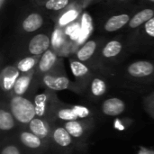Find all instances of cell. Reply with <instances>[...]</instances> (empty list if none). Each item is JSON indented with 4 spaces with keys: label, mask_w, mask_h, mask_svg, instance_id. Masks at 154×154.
I'll return each instance as SVG.
<instances>
[{
    "label": "cell",
    "mask_w": 154,
    "mask_h": 154,
    "mask_svg": "<svg viewBox=\"0 0 154 154\" xmlns=\"http://www.w3.org/2000/svg\"><path fill=\"white\" fill-rule=\"evenodd\" d=\"M41 84L50 91H62V90H71L77 93L80 92L79 88L76 83H73L66 72L63 70L62 66L59 67L55 70L39 77Z\"/></svg>",
    "instance_id": "6da1fadb"
},
{
    "label": "cell",
    "mask_w": 154,
    "mask_h": 154,
    "mask_svg": "<svg viewBox=\"0 0 154 154\" xmlns=\"http://www.w3.org/2000/svg\"><path fill=\"white\" fill-rule=\"evenodd\" d=\"M9 111L16 122L23 125H28L32 120L37 117L34 103L22 96H12L9 102Z\"/></svg>",
    "instance_id": "7a4b0ae2"
},
{
    "label": "cell",
    "mask_w": 154,
    "mask_h": 154,
    "mask_svg": "<svg viewBox=\"0 0 154 154\" xmlns=\"http://www.w3.org/2000/svg\"><path fill=\"white\" fill-rule=\"evenodd\" d=\"M51 31H40L28 40L24 51L25 56H42L51 48Z\"/></svg>",
    "instance_id": "3957f363"
},
{
    "label": "cell",
    "mask_w": 154,
    "mask_h": 154,
    "mask_svg": "<svg viewBox=\"0 0 154 154\" xmlns=\"http://www.w3.org/2000/svg\"><path fill=\"white\" fill-rule=\"evenodd\" d=\"M53 91L46 89V92L39 94L34 98V105L36 107L37 117H42L50 122L52 119V114L59 103Z\"/></svg>",
    "instance_id": "277c9868"
},
{
    "label": "cell",
    "mask_w": 154,
    "mask_h": 154,
    "mask_svg": "<svg viewBox=\"0 0 154 154\" xmlns=\"http://www.w3.org/2000/svg\"><path fill=\"white\" fill-rule=\"evenodd\" d=\"M69 67L76 79V84L79 88L80 91L85 90V88L89 86L90 80L93 78L90 69L86 63L77 60L76 58L69 59Z\"/></svg>",
    "instance_id": "5b68a950"
},
{
    "label": "cell",
    "mask_w": 154,
    "mask_h": 154,
    "mask_svg": "<svg viewBox=\"0 0 154 154\" xmlns=\"http://www.w3.org/2000/svg\"><path fill=\"white\" fill-rule=\"evenodd\" d=\"M46 18L42 13L39 11L29 12L25 14L20 22L19 30L24 34H31L38 32L45 24Z\"/></svg>",
    "instance_id": "8992f818"
},
{
    "label": "cell",
    "mask_w": 154,
    "mask_h": 154,
    "mask_svg": "<svg viewBox=\"0 0 154 154\" xmlns=\"http://www.w3.org/2000/svg\"><path fill=\"white\" fill-rule=\"evenodd\" d=\"M60 66H62L61 60H60L59 56L52 49H49L41 56L35 69V76L41 77L55 70Z\"/></svg>",
    "instance_id": "52a82bcc"
},
{
    "label": "cell",
    "mask_w": 154,
    "mask_h": 154,
    "mask_svg": "<svg viewBox=\"0 0 154 154\" xmlns=\"http://www.w3.org/2000/svg\"><path fill=\"white\" fill-rule=\"evenodd\" d=\"M126 71L134 79H147L154 74V63L149 60H136L128 65Z\"/></svg>",
    "instance_id": "ba28073f"
},
{
    "label": "cell",
    "mask_w": 154,
    "mask_h": 154,
    "mask_svg": "<svg viewBox=\"0 0 154 154\" xmlns=\"http://www.w3.org/2000/svg\"><path fill=\"white\" fill-rule=\"evenodd\" d=\"M21 74L16 66L9 65L4 68L0 74V86L2 90L5 93H11Z\"/></svg>",
    "instance_id": "9c48e42d"
},
{
    "label": "cell",
    "mask_w": 154,
    "mask_h": 154,
    "mask_svg": "<svg viewBox=\"0 0 154 154\" xmlns=\"http://www.w3.org/2000/svg\"><path fill=\"white\" fill-rule=\"evenodd\" d=\"M30 132L37 135L42 140H49L51 136L52 127H51L50 122L42 117H35L27 125Z\"/></svg>",
    "instance_id": "30bf717a"
},
{
    "label": "cell",
    "mask_w": 154,
    "mask_h": 154,
    "mask_svg": "<svg viewBox=\"0 0 154 154\" xmlns=\"http://www.w3.org/2000/svg\"><path fill=\"white\" fill-rule=\"evenodd\" d=\"M132 16L133 15H131L130 13H120L111 15L105 21L103 29L106 32H115L119 31L129 23Z\"/></svg>",
    "instance_id": "8fae6325"
},
{
    "label": "cell",
    "mask_w": 154,
    "mask_h": 154,
    "mask_svg": "<svg viewBox=\"0 0 154 154\" xmlns=\"http://www.w3.org/2000/svg\"><path fill=\"white\" fill-rule=\"evenodd\" d=\"M124 51V44L119 40H111L106 42L100 51V56L105 60H114Z\"/></svg>",
    "instance_id": "7c38bea8"
},
{
    "label": "cell",
    "mask_w": 154,
    "mask_h": 154,
    "mask_svg": "<svg viewBox=\"0 0 154 154\" xmlns=\"http://www.w3.org/2000/svg\"><path fill=\"white\" fill-rule=\"evenodd\" d=\"M51 141L61 149H68L73 145V138L64 126H54L51 131Z\"/></svg>",
    "instance_id": "4fadbf2b"
},
{
    "label": "cell",
    "mask_w": 154,
    "mask_h": 154,
    "mask_svg": "<svg viewBox=\"0 0 154 154\" xmlns=\"http://www.w3.org/2000/svg\"><path fill=\"white\" fill-rule=\"evenodd\" d=\"M98 46H99V42L96 39L88 40L84 44L81 45L80 48H79V50L76 52L75 58L84 63H87L94 58V56L96 55L98 50Z\"/></svg>",
    "instance_id": "5bb4252c"
},
{
    "label": "cell",
    "mask_w": 154,
    "mask_h": 154,
    "mask_svg": "<svg viewBox=\"0 0 154 154\" xmlns=\"http://www.w3.org/2000/svg\"><path fill=\"white\" fill-rule=\"evenodd\" d=\"M89 123L85 120H75L63 123V126L72 136L73 139H82L85 137L89 129Z\"/></svg>",
    "instance_id": "9a60e30c"
},
{
    "label": "cell",
    "mask_w": 154,
    "mask_h": 154,
    "mask_svg": "<svg viewBox=\"0 0 154 154\" xmlns=\"http://www.w3.org/2000/svg\"><path fill=\"white\" fill-rule=\"evenodd\" d=\"M34 77H35V69L27 73H22L18 78V79L16 80L11 94L13 96L23 97L24 94L30 89V87L33 81Z\"/></svg>",
    "instance_id": "2e32d148"
},
{
    "label": "cell",
    "mask_w": 154,
    "mask_h": 154,
    "mask_svg": "<svg viewBox=\"0 0 154 154\" xmlns=\"http://www.w3.org/2000/svg\"><path fill=\"white\" fill-rule=\"evenodd\" d=\"M125 110V102L117 97H111L105 100L102 104V112L108 116H117Z\"/></svg>",
    "instance_id": "e0dca14e"
},
{
    "label": "cell",
    "mask_w": 154,
    "mask_h": 154,
    "mask_svg": "<svg viewBox=\"0 0 154 154\" xmlns=\"http://www.w3.org/2000/svg\"><path fill=\"white\" fill-rule=\"evenodd\" d=\"M20 143L27 149L37 151L44 147L43 140L30 132L29 130H23L19 134Z\"/></svg>",
    "instance_id": "ac0fdd59"
},
{
    "label": "cell",
    "mask_w": 154,
    "mask_h": 154,
    "mask_svg": "<svg viewBox=\"0 0 154 154\" xmlns=\"http://www.w3.org/2000/svg\"><path fill=\"white\" fill-rule=\"evenodd\" d=\"M152 17H154V8L142 9L132 16L127 27L129 30H138Z\"/></svg>",
    "instance_id": "d6986e66"
},
{
    "label": "cell",
    "mask_w": 154,
    "mask_h": 154,
    "mask_svg": "<svg viewBox=\"0 0 154 154\" xmlns=\"http://www.w3.org/2000/svg\"><path fill=\"white\" fill-rule=\"evenodd\" d=\"M52 120H58V121L66 123L69 121L79 120V117L77 116V115L75 114L71 106H65L64 104L59 102L53 111Z\"/></svg>",
    "instance_id": "ffe728a7"
},
{
    "label": "cell",
    "mask_w": 154,
    "mask_h": 154,
    "mask_svg": "<svg viewBox=\"0 0 154 154\" xmlns=\"http://www.w3.org/2000/svg\"><path fill=\"white\" fill-rule=\"evenodd\" d=\"M107 90L106 82L100 77H94L89 83V91L94 98H99L103 97Z\"/></svg>",
    "instance_id": "44dd1931"
},
{
    "label": "cell",
    "mask_w": 154,
    "mask_h": 154,
    "mask_svg": "<svg viewBox=\"0 0 154 154\" xmlns=\"http://www.w3.org/2000/svg\"><path fill=\"white\" fill-rule=\"evenodd\" d=\"M137 42H154V17L137 30Z\"/></svg>",
    "instance_id": "7402d4cb"
},
{
    "label": "cell",
    "mask_w": 154,
    "mask_h": 154,
    "mask_svg": "<svg viewBox=\"0 0 154 154\" xmlns=\"http://www.w3.org/2000/svg\"><path fill=\"white\" fill-rule=\"evenodd\" d=\"M70 5H71L70 0H49L43 5L42 8H44L48 12L57 14V17H58L68 7H69Z\"/></svg>",
    "instance_id": "603a6c76"
},
{
    "label": "cell",
    "mask_w": 154,
    "mask_h": 154,
    "mask_svg": "<svg viewBox=\"0 0 154 154\" xmlns=\"http://www.w3.org/2000/svg\"><path fill=\"white\" fill-rule=\"evenodd\" d=\"M41 56H25L18 60L16 68L21 73H27L36 69Z\"/></svg>",
    "instance_id": "cb8c5ba5"
},
{
    "label": "cell",
    "mask_w": 154,
    "mask_h": 154,
    "mask_svg": "<svg viewBox=\"0 0 154 154\" xmlns=\"http://www.w3.org/2000/svg\"><path fill=\"white\" fill-rule=\"evenodd\" d=\"M79 15V11L77 6L70 5L68 7L63 13H61L57 18H58V24L60 27L66 26L69 24L71 22L75 21Z\"/></svg>",
    "instance_id": "d4e9b609"
},
{
    "label": "cell",
    "mask_w": 154,
    "mask_h": 154,
    "mask_svg": "<svg viewBox=\"0 0 154 154\" xmlns=\"http://www.w3.org/2000/svg\"><path fill=\"white\" fill-rule=\"evenodd\" d=\"M16 125V120L9 110L0 109V129L3 132H7L14 128Z\"/></svg>",
    "instance_id": "484cf974"
},
{
    "label": "cell",
    "mask_w": 154,
    "mask_h": 154,
    "mask_svg": "<svg viewBox=\"0 0 154 154\" xmlns=\"http://www.w3.org/2000/svg\"><path fill=\"white\" fill-rule=\"evenodd\" d=\"M81 28H82V33L83 38L86 39L90 36L91 32H93V21L90 14L87 12L83 13L81 16Z\"/></svg>",
    "instance_id": "4316f807"
},
{
    "label": "cell",
    "mask_w": 154,
    "mask_h": 154,
    "mask_svg": "<svg viewBox=\"0 0 154 154\" xmlns=\"http://www.w3.org/2000/svg\"><path fill=\"white\" fill-rule=\"evenodd\" d=\"M143 106L145 111L154 118V92L145 97L143 99Z\"/></svg>",
    "instance_id": "83f0119b"
},
{
    "label": "cell",
    "mask_w": 154,
    "mask_h": 154,
    "mask_svg": "<svg viewBox=\"0 0 154 154\" xmlns=\"http://www.w3.org/2000/svg\"><path fill=\"white\" fill-rule=\"evenodd\" d=\"M72 109L74 110L75 114L80 120H85L88 118L90 116V110L88 107L82 106H71Z\"/></svg>",
    "instance_id": "f1b7e54d"
},
{
    "label": "cell",
    "mask_w": 154,
    "mask_h": 154,
    "mask_svg": "<svg viewBox=\"0 0 154 154\" xmlns=\"http://www.w3.org/2000/svg\"><path fill=\"white\" fill-rule=\"evenodd\" d=\"M1 154H21V152L16 145L8 144L2 149Z\"/></svg>",
    "instance_id": "f546056e"
},
{
    "label": "cell",
    "mask_w": 154,
    "mask_h": 154,
    "mask_svg": "<svg viewBox=\"0 0 154 154\" xmlns=\"http://www.w3.org/2000/svg\"><path fill=\"white\" fill-rule=\"evenodd\" d=\"M138 154H154L153 151L152 150H149L147 148H144V147H142L140 150H139V152Z\"/></svg>",
    "instance_id": "4dcf8cb0"
},
{
    "label": "cell",
    "mask_w": 154,
    "mask_h": 154,
    "mask_svg": "<svg viewBox=\"0 0 154 154\" xmlns=\"http://www.w3.org/2000/svg\"><path fill=\"white\" fill-rule=\"evenodd\" d=\"M33 1L35 2V4H36L38 6L42 7V6H43V5H44L47 1H49V0H33Z\"/></svg>",
    "instance_id": "1f68e13d"
},
{
    "label": "cell",
    "mask_w": 154,
    "mask_h": 154,
    "mask_svg": "<svg viewBox=\"0 0 154 154\" xmlns=\"http://www.w3.org/2000/svg\"><path fill=\"white\" fill-rule=\"evenodd\" d=\"M6 2H7V0H0V10L1 11H3V9H4V7H5V4H6Z\"/></svg>",
    "instance_id": "d6a6232c"
},
{
    "label": "cell",
    "mask_w": 154,
    "mask_h": 154,
    "mask_svg": "<svg viewBox=\"0 0 154 154\" xmlns=\"http://www.w3.org/2000/svg\"><path fill=\"white\" fill-rule=\"evenodd\" d=\"M127 0H109V2L111 4H116V3H123V2H125Z\"/></svg>",
    "instance_id": "836d02e7"
},
{
    "label": "cell",
    "mask_w": 154,
    "mask_h": 154,
    "mask_svg": "<svg viewBox=\"0 0 154 154\" xmlns=\"http://www.w3.org/2000/svg\"><path fill=\"white\" fill-rule=\"evenodd\" d=\"M147 1H149V2H152V3H154V0H147Z\"/></svg>",
    "instance_id": "e575fe53"
}]
</instances>
